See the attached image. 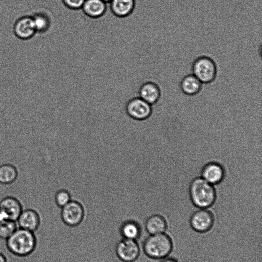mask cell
Masks as SVG:
<instances>
[{"label":"cell","mask_w":262,"mask_h":262,"mask_svg":"<svg viewBox=\"0 0 262 262\" xmlns=\"http://www.w3.org/2000/svg\"><path fill=\"white\" fill-rule=\"evenodd\" d=\"M226 170L224 166L216 161L205 164L201 171V177L213 185H218L224 179Z\"/></svg>","instance_id":"30bf717a"},{"label":"cell","mask_w":262,"mask_h":262,"mask_svg":"<svg viewBox=\"0 0 262 262\" xmlns=\"http://www.w3.org/2000/svg\"><path fill=\"white\" fill-rule=\"evenodd\" d=\"M13 30L15 36L23 40L31 39L37 33L32 16L27 15L16 19Z\"/></svg>","instance_id":"8fae6325"},{"label":"cell","mask_w":262,"mask_h":262,"mask_svg":"<svg viewBox=\"0 0 262 262\" xmlns=\"http://www.w3.org/2000/svg\"><path fill=\"white\" fill-rule=\"evenodd\" d=\"M145 227L150 235L162 233L167 229V223L164 216L155 214L147 217L145 223Z\"/></svg>","instance_id":"ac0fdd59"},{"label":"cell","mask_w":262,"mask_h":262,"mask_svg":"<svg viewBox=\"0 0 262 262\" xmlns=\"http://www.w3.org/2000/svg\"><path fill=\"white\" fill-rule=\"evenodd\" d=\"M140 248L137 241L121 238L115 246V253L122 262H134L140 254Z\"/></svg>","instance_id":"8992f818"},{"label":"cell","mask_w":262,"mask_h":262,"mask_svg":"<svg viewBox=\"0 0 262 262\" xmlns=\"http://www.w3.org/2000/svg\"><path fill=\"white\" fill-rule=\"evenodd\" d=\"M189 192L191 203L198 209H207L216 202L215 187L201 177L195 178L192 180Z\"/></svg>","instance_id":"7a4b0ae2"},{"label":"cell","mask_w":262,"mask_h":262,"mask_svg":"<svg viewBox=\"0 0 262 262\" xmlns=\"http://www.w3.org/2000/svg\"><path fill=\"white\" fill-rule=\"evenodd\" d=\"M119 232L122 238L137 241L141 236L142 228L138 221L127 219L120 225Z\"/></svg>","instance_id":"9a60e30c"},{"label":"cell","mask_w":262,"mask_h":262,"mask_svg":"<svg viewBox=\"0 0 262 262\" xmlns=\"http://www.w3.org/2000/svg\"><path fill=\"white\" fill-rule=\"evenodd\" d=\"M64 5L72 10H80L85 0H62Z\"/></svg>","instance_id":"603a6c76"},{"label":"cell","mask_w":262,"mask_h":262,"mask_svg":"<svg viewBox=\"0 0 262 262\" xmlns=\"http://www.w3.org/2000/svg\"><path fill=\"white\" fill-rule=\"evenodd\" d=\"M16 222L18 228L35 232L40 227L41 220L36 210L26 209L23 210Z\"/></svg>","instance_id":"7c38bea8"},{"label":"cell","mask_w":262,"mask_h":262,"mask_svg":"<svg viewBox=\"0 0 262 262\" xmlns=\"http://www.w3.org/2000/svg\"><path fill=\"white\" fill-rule=\"evenodd\" d=\"M23 210L21 203L17 199L6 196L0 201V221H16Z\"/></svg>","instance_id":"9c48e42d"},{"label":"cell","mask_w":262,"mask_h":262,"mask_svg":"<svg viewBox=\"0 0 262 262\" xmlns=\"http://www.w3.org/2000/svg\"><path fill=\"white\" fill-rule=\"evenodd\" d=\"M37 245L35 232L17 228L6 240V246L10 253L17 257H26L31 255Z\"/></svg>","instance_id":"6da1fadb"},{"label":"cell","mask_w":262,"mask_h":262,"mask_svg":"<svg viewBox=\"0 0 262 262\" xmlns=\"http://www.w3.org/2000/svg\"><path fill=\"white\" fill-rule=\"evenodd\" d=\"M172 249L173 242L171 237L165 233L150 235L143 244L145 254L154 259L167 257Z\"/></svg>","instance_id":"3957f363"},{"label":"cell","mask_w":262,"mask_h":262,"mask_svg":"<svg viewBox=\"0 0 262 262\" xmlns=\"http://www.w3.org/2000/svg\"><path fill=\"white\" fill-rule=\"evenodd\" d=\"M192 74L202 84H210L216 79L217 68L214 60L210 57L202 55L198 57L191 66Z\"/></svg>","instance_id":"277c9868"},{"label":"cell","mask_w":262,"mask_h":262,"mask_svg":"<svg viewBox=\"0 0 262 262\" xmlns=\"http://www.w3.org/2000/svg\"><path fill=\"white\" fill-rule=\"evenodd\" d=\"M61 218L63 223L69 227H76L80 225L85 218V209L78 201L71 200L61 208Z\"/></svg>","instance_id":"5b68a950"},{"label":"cell","mask_w":262,"mask_h":262,"mask_svg":"<svg viewBox=\"0 0 262 262\" xmlns=\"http://www.w3.org/2000/svg\"><path fill=\"white\" fill-rule=\"evenodd\" d=\"M138 95L139 97L152 105L160 100L162 92L157 83L148 81L141 84L139 89Z\"/></svg>","instance_id":"4fadbf2b"},{"label":"cell","mask_w":262,"mask_h":262,"mask_svg":"<svg viewBox=\"0 0 262 262\" xmlns=\"http://www.w3.org/2000/svg\"><path fill=\"white\" fill-rule=\"evenodd\" d=\"M125 110L132 118L137 120H143L151 115L152 106L137 96L130 98L127 102Z\"/></svg>","instance_id":"ba28073f"},{"label":"cell","mask_w":262,"mask_h":262,"mask_svg":"<svg viewBox=\"0 0 262 262\" xmlns=\"http://www.w3.org/2000/svg\"><path fill=\"white\" fill-rule=\"evenodd\" d=\"M18 176V171L13 165L5 164L0 166V183L9 184L14 182Z\"/></svg>","instance_id":"ffe728a7"},{"label":"cell","mask_w":262,"mask_h":262,"mask_svg":"<svg viewBox=\"0 0 262 262\" xmlns=\"http://www.w3.org/2000/svg\"><path fill=\"white\" fill-rule=\"evenodd\" d=\"M108 8V3L102 0H85L81 9L83 13L91 18L102 17Z\"/></svg>","instance_id":"5bb4252c"},{"label":"cell","mask_w":262,"mask_h":262,"mask_svg":"<svg viewBox=\"0 0 262 262\" xmlns=\"http://www.w3.org/2000/svg\"><path fill=\"white\" fill-rule=\"evenodd\" d=\"M17 228L16 221L10 220L0 221V239L6 241Z\"/></svg>","instance_id":"44dd1931"},{"label":"cell","mask_w":262,"mask_h":262,"mask_svg":"<svg viewBox=\"0 0 262 262\" xmlns=\"http://www.w3.org/2000/svg\"><path fill=\"white\" fill-rule=\"evenodd\" d=\"M108 8L118 17H125L133 13L136 8L135 0H111Z\"/></svg>","instance_id":"2e32d148"},{"label":"cell","mask_w":262,"mask_h":262,"mask_svg":"<svg viewBox=\"0 0 262 262\" xmlns=\"http://www.w3.org/2000/svg\"><path fill=\"white\" fill-rule=\"evenodd\" d=\"M103 2H105L106 3H109L111 0H102Z\"/></svg>","instance_id":"484cf974"},{"label":"cell","mask_w":262,"mask_h":262,"mask_svg":"<svg viewBox=\"0 0 262 262\" xmlns=\"http://www.w3.org/2000/svg\"><path fill=\"white\" fill-rule=\"evenodd\" d=\"M190 225L193 230L199 233L209 231L214 223V216L207 209H198L190 217Z\"/></svg>","instance_id":"52a82bcc"},{"label":"cell","mask_w":262,"mask_h":262,"mask_svg":"<svg viewBox=\"0 0 262 262\" xmlns=\"http://www.w3.org/2000/svg\"><path fill=\"white\" fill-rule=\"evenodd\" d=\"M0 262H8L6 256L0 252Z\"/></svg>","instance_id":"d4e9b609"},{"label":"cell","mask_w":262,"mask_h":262,"mask_svg":"<svg viewBox=\"0 0 262 262\" xmlns=\"http://www.w3.org/2000/svg\"><path fill=\"white\" fill-rule=\"evenodd\" d=\"M161 262H178V261L174 258L165 257L162 259Z\"/></svg>","instance_id":"cb8c5ba5"},{"label":"cell","mask_w":262,"mask_h":262,"mask_svg":"<svg viewBox=\"0 0 262 262\" xmlns=\"http://www.w3.org/2000/svg\"><path fill=\"white\" fill-rule=\"evenodd\" d=\"M203 84L192 74L184 76L181 80L180 88L186 95L194 96L200 93Z\"/></svg>","instance_id":"e0dca14e"},{"label":"cell","mask_w":262,"mask_h":262,"mask_svg":"<svg viewBox=\"0 0 262 262\" xmlns=\"http://www.w3.org/2000/svg\"><path fill=\"white\" fill-rule=\"evenodd\" d=\"M32 17L37 33H43L47 31L50 27V21L45 12L41 9H36Z\"/></svg>","instance_id":"d6986e66"},{"label":"cell","mask_w":262,"mask_h":262,"mask_svg":"<svg viewBox=\"0 0 262 262\" xmlns=\"http://www.w3.org/2000/svg\"><path fill=\"white\" fill-rule=\"evenodd\" d=\"M72 200L70 192L66 189L58 190L55 193L54 200L55 205L62 208Z\"/></svg>","instance_id":"7402d4cb"}]
</instances>
